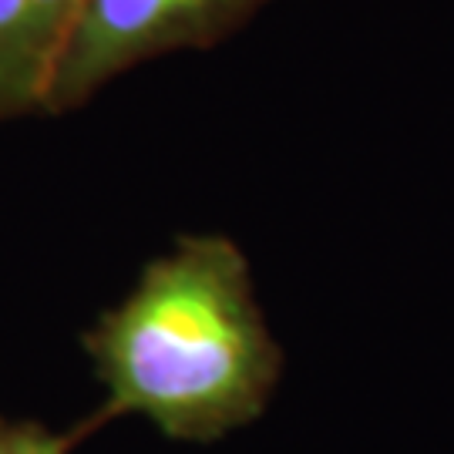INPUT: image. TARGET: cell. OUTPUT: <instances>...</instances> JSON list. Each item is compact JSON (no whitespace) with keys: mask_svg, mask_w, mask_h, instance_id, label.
<instances>
[{"mask_svg":"<svg viewBox=\"0 0 454 454\" xmlns=\"http://www.w3.org/2000/svg\"><path fill=\"white\" fill-rule=\"evenodd\" d=\"M78 441L82 438L74 431L58 434L41 421H17L0 414V454H74Z\"/></svg>","mask_w":454,"mask_h":454,"instance_id":"4","label":"cell"},{"mask_svg":"<svg viewBox=\"0 0 454 454\" xmlns=\"http://www.w3.org/2000/svg\"><path fill=\"white\" fill-rule=\"evenodd\" d=\"M105 401L78 438L145 418L162 438L212 444L262 418L286 367L253 270L229 236L195 232L148 262L82 333Z\"/></svg>","mask_w":454,"mask_h":454,"instance_id":"1","label":"cell"},{"mask_svg":"<svg viewBox=\"0 0 454 454\" xmlns=\"http://www.w3.org/2000/svg\"><path fill=\"white\" fill-rule=\"evenodd\" d=\"M270 0H78L41 114H67L131 67L206 51L243 31Z\"/></svg>","mask_w":454,"mask_h":454,"instance_id":"2","label":"cell"},{"mask_svg":"<svg viewBox=\"0 0 454 454\" xmlns=\"http://www.w3.org/2000/svg\"><path fill=\"white\" fill-rule=\"evenodd\" d=\"M78 0H0V121L41 114Z\"/></svg>","mask_w":454,"mask_h":454,"instance_id":"3","label":"cell"}]
</instances>
